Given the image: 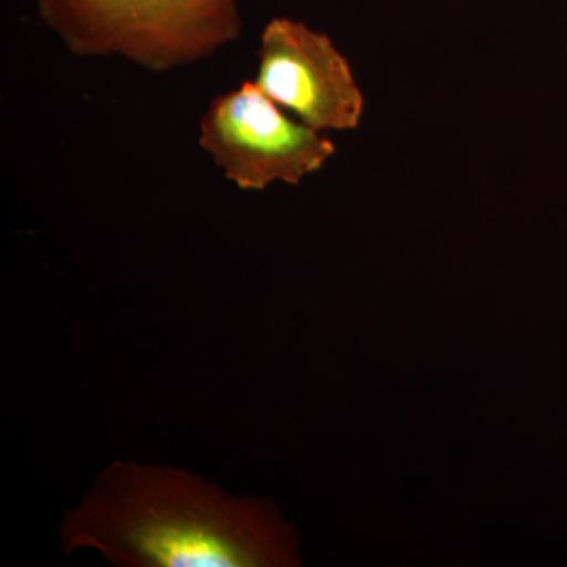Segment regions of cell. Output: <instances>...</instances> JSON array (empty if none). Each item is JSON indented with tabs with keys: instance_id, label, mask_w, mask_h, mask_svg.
I'll return each instance as SVG.
<instances>
[{
	"instance_id": "cell-1",
	"label": "cell",
	"mask_w": 567,
	"mask_h": 567,
	"mask_svg": "<svg viewBox=\"0 0 567 567\" xmlns=\"http://www.w3.org/2000/svg\"><path fill=\"white\" fill-rule=\"evenodd\" d=\"M66 551L130 567L295 565V539L259 499L234 498L175 468L115 462L63 522Z\"/></svg>"
},
{
	"instance_id": "cell-2",
	"label": "cell",
	"mask_w": 567,
	"mask_h": 567,
	"mask_svg": "<svg viewBox=\"0 0 567 567\" xmlns=\"http://www.w3.org/2000/svg\"><path fill=\"white\" fill-rule=\"evenodd\" d=\"M48 28L81 58L122 55L169 71L240 37L238 0H37Z\"/></svg>"
},
{
	"instance_id": "cell-3",
	"label": "cell",
	"mask_w": 567,
	"mask_h": 567,
	"mask_svg": "<svg viewBox=\"0 0 567 567\" xmlns=\"http://www.w3.org/2000/svg\"><path fill=\"white\" fill-rule=\"evenodd\" d=\"M200 147L240 189L297 185L336 148L322 133L287 118L254 82L216 96L200 122Z\"/></svg>"
},
{
	"instance_id": "cell-4",
	"label": "cell",
	"mask_w": 567,
	"mask_h": 567,
	"mask_svg": "<svg viewBox=\"0 0 567 567\" xmlns=\"http://www.w3.org/2000/svg\"><path fill=\"white\" fill-rule=\"evenodd\" d=\"M254 84L317 132L353 130L363 117L349 62L324 33L300 21L274 18L265 25Z\"/></svg>"
}]
</instances>
